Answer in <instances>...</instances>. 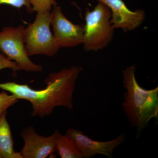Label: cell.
Instances as JSON below:
<instances>
[{
  "label": "cell",
  "mask_w": 158,
  "mask_h": 158,
  "mask_svg": "<svg viewBox=\"0 0 158 158\" xmlns=\"http://www.w3.org/2000/svg\"><path fill=\"white\" fill-rule=\"evenodd\" d=\"M51 25L55 42L59 48H72L83 44L84 25L75 24L63 14L57 5L51 12Z\"/></svg>",
  "instance_id": "obj_6"
},
{
  "label": "cell",
  "mask_w": 158,
  "mask_h": 158,
  "mask_svg": "<svg viewBox=\"0 0 158 158\" xmlns=\"http://www.w3.org/2000/svg\"><path fill=\"white\" fill-rule=\"evenodd\" d=\"M51 12L37 13L32 23L25 28L24 41L29 56L34 55L55 56L59 48L51 32Z\"/></svg>",
  "instance_id": "obj_4"
},
{
  "label": "cell",
  "mask_w": 158,
  "mask_h": 158,
  "mask_svg": "<svg viewBox=\"0 0 158 158\" xmlns=\"http://www.w3.org/2000/svg\"><path fill=\"white\" fill-rule=\"evenodd\" d=\"M0 5H9L18 9L25 6L29 13L34 12L30 0H0Z\"/></svg>",
  "instance_id": "obj_14"
},
{
  "label": "cell",
  "mask_w": 158,
  "mask_h": 158,
  "mask_svg": "<svg viewBox=\"0 0 158 158\" xmlns=\"http://www.w3.org/2000/svg\"><path fill=\"white\" fill-rule=\"evenodd\" d=\"M104 3L111 12L110 22L115 29L127 32L136 30L143 24L146 19L145 12L142 9L133 11L127 6L123 0H96Z\"/></svg>",
  "instance_id": "obj_8"
},
{
  "label": "cell",
  "mask_w": 158,
  "mask_h": 158,
  "mask_svg": "<svg viewBox=\"0 0 158 158\" xmlns=\"http://www.w3.org/2000/svg\"><path fill=\"white\" fill-rule=\"evenodd\" d=\"M56 133V152L61 158H82V154L74 141L67 135L61 134L58 130Z\"/></svg>",
  "instance_id": "obj_11"
},
{
  "label": "cell",
  "mask_w": 158,
  "mask_h": 158,
  "mask_svg": "<svg viewBox=\"0 0 158 158\" xmlns=\"http://www.w3.org/2000/svg\"><path fill=\"white\" fill-rule=\"evenodd\" d=\"M33 11L37 13L50 11L52 6L57 5L56 0H30Z\"/></svg>",
  "instance_id": "obj_12"
},
{
  "label": "cell",
  "mask_w": 158,
  "mask_h": 158,
  "mask_svg": "<svg viewBox=\"0 0 158 158\" xmlns=\"http://www.w3.org/2000/svg\"><path fill=\"white\" fill-rule=\"evenodd\" d=\"M135 66H128L123 71L124 100L122 103L125 116L138 135L152 118H158V87L142 88L135 76Z\"/></svg>",
  "instance_id": "obj_2"
},
{
  "label": "cell",
  "mask_w": 158,
  "mask_h": 158,
  "mask_svg": "<svg viewBox=\"0 0 158 158\" xmlns=\"http://www.w3.org/2000/svg\"><path fill=\"white\" fill-rule=\"evenodd\" d=\"M6 114L7 111L0 116V153L3 158H23L20 153L14 151L13 137Z\"/></svg>",
  "instance_id": "obj_10"
},
{
  "label": "cell",
  "mask_w": 158,
  "mask_h": 158,
  "mask_svg": "<svg viewBox=\"0 0 158 158\" xmlns=\"http://www.w3.org/2000/svg\"><path fill=\"white\" fill-rule=\"evenodd\" d=\"M21 136L24 142L20 153L23 158H45L56 152V132L48 137L37 134L33 127L24 129Z\"/></svg>",
  "instance_id": "obj_9"
},
{
  "label": "cell",
  "mask_w": 158,
  "mask_h": 158,
  "mask_svg": "<svg viewBox=\"0 0 158 158\" xmlns=\"http://www.w3.org/2000/svg\"><path fill=\"white\" fill-rule=\"evenodd\" d=\"M82 70L79 66L64 68L49 75L44 82L46 87L35 90L27 85L14 82L0 83V89L8 91L18 99L25 100L32 105V116L43 118L49 116L57 107L72 110L77 79Z\"/></svg>",
  "instance_id": "obj_1"
},
{
  "label": "cell",
  "mask_w": 158,
  "mask_h": 158,
  "mask_svg": "<svg viewBox=\"0 0 158 158\" xmlns=\"http://www.w3.org/2000/svg\"><path fill=\"white\" fill-rule=\"evenodd\" d=\"M25 27H5L0 31V51L9 60L16 63L20 70L40 72V65L34 63L29 58L24 41Z\"/></svg>",
  "instance_id": "obj_5"
},
{
  "label": "cell",
  "mask_w": 158,
  "mask_h": 158,
  "mask_svg": "<svg viewBox=\"0 0 158 158\" xmlns=\"http://www.w3.org/2000/svg\"><path fill=\"white\" fill-rule=\"evenodd\" d=\"M2 158V155H1V153H0V158Z\"/></svg>",
  "instance_id": "obj_16"
},
{
  "label": "cell",
  "mask_w": 158,
  "mask_h": 158,
  "mask_svg": "<svg viewBox=\"0 0 158 158\" xmlns=\"http://www.w3.org/2000/svg\"><path fill=\"white\" fill-rule=\"evenodd\" d=\"M65 135L74 141L83 158H85L93 157L97 155L112 158L114 150L122 143L125 137L124 134H122L110 141H95L84 135L82 131L74 128L66 130Z\"/></svg>",
  "instance_id": "obj_7"
},
{
  "label": "cell",
  "mask_w": 158,
  "mask_h": 158,
  "mask_svg": "<svg viewBox=\"0 0 158 158\" xmlns=\"http://www.w3.org/2000/svg\"><path fill=\"white\" fill-rule=\"evenodd\" d=\"M19 101L13 94H9L5 91L0 93V116L7 109Z\"/></svg>",
  "instance_id": "obj_13"
},
{
  "label": "cell",
  "mask_w": 158,
  "mask_h": 158,
  "mask_svg": "<svg viewBox=\"0 0 158 158\" xmlns=\"http://www.w3.org/2000/svg\"><path fill=\"white\" fill-rule=\"evenodd\" d=\"M111 12L104 3L98 4L85 12L83 44L86 52H97L106 47L112 41L114 30L111 24Z\"/></svg>",
  "instance_id": "obj_3"
},
{
  "label": "cell",
  "mask_w": 158,
  "mask_h": 158,
  "mask_svg": "<svg viewBox=\"0 0 158 158\" xmlns=\"http://www.w3.org/2000/svg\"><path fill=\"white\" fill-rule=\"evenodd\" d=\"M5 69H11L15 74H16L18 71H20L19 68L14 61L9 60L0 52V70Z\"/></svg>",
  "instance_id": "obj_15"
}]
</instances>
